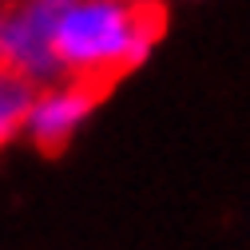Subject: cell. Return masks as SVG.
I'll list each match as a JSON object with an SVG mask.
<instances>
[{
    "mask_svg": "<svg viewBox=\"0 0 250 250\" xmlns=\"http://www.w3.org/2000/svg\"><path fill=\"white\" fill-rule=\"evenodd\" d=\"M0 64L32 80L36 87L64 76L56 52V8L44 0H20L0 8Z\"/></svg>",
    "mask_w": 250,
    "mask_h": 250,
    "instance_id": "7a4b0ae2",
    "label": "cell"
},
{
    "mask_svg": "<svg viewBox=\"0 0 250 250\" xmlns=\"http://www.w3.org/2000/svg\"><path fill=\"white\" fill-rule=\"evenodd\" d=\"M44 4H52V8H60V4H68V0H44Z\"/></svg>",
    "mask_w": 250,
    "mask_h": 250,
    "instance_id": "5b68a950",
    "label": "cell"
},
{
    "mask_svg": "<svg viewBox=\"0 0 250 250\" xmlns=\"http://www.w3.org/2000/svg\"><path fill=\"white\" fill-rule=\"evenodd\" d=\"M163 4L147 0H68L56 8V52L64 76L104 87L143 68L163 40Z\"/></svg>",
    "mask_w": 250,
    "mask_h": 250,
    "instance_id": "6da1fadb",
    "label": "cell"
},
{
    "mask_svg": "<svg viewBox=\"0 0 250 250\" xmlns=\"http://www.w3.org/2000/svg\"><path fill=\"white\" fill-rule=\"evenodd\" d=\"M36 83L24 80L20 72L0 64V147H8L16 135H24V119L32 107Z\"/></svg>",
    "mask_w": 250,
    "mask_h": 250,
    "instance_id": "277c9868",
    "label": "cell"
},
{
    "mask_svg": "<svg viewBox=\"0 0 250 250\" xmlns=\"http://www.w3.org/2000/svg\"><path fill=\"white\" fill-rule=\"evenodd\" d=\"M147 4H167V0H147Z\"/></svg>",
    "mask_w": 250,
    "mask_h": 250,
    "instance_id": "8992f818",
    "label": "cell"
},
{
    "mask_svg": "<svg viewBox=\"0 0 250 250\" xmlns=\"http://www.w3.org/2000/svg\"><path fill=\"white\" fill-rule=\"evenodd\" d=\"M96 104H100V87L96 83L76 80V76H60V80L36 87L28 119H24V135L32 139L36 151L56 155L83 131V123L91 119Z\"/></svg>",
    "mask_w": 250,
    "mask_h": 250,
    "instance_id": "3957f363",
    "label": "cell"
}]
</instances>
